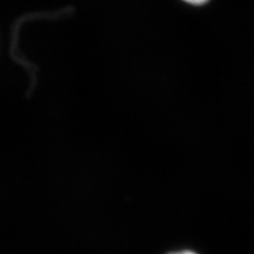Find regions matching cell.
<instances>
[{
  "mask_svg": "<svg viewBox=\"0 0 254 254\" xmlns=\"http://www.w3.org/2000/svg\"><path fill=\"white\" fill-rule=\"evenodd\" d=\"M182 1H184L185 4L190 5V6H202V5L207 4L209 0H182Z\"/></svg>",
  "mask_w": 254,
  "mask_h": 254,
  "instance_id": "1",
  "label": "cell"
},
{
  "mask_svg": "<svg viewBox=\"0 0 254 254\" xmlns=\"http://www.w3.org/2000/svg\"><path fill=\"white\" fill-rule=\"evenodd\" d=\"M168 254H196L193 251H189V250H184V251H177V252H171Z\"/></svg>",
  "mask_w": 254,
  "mask_h": 254,
  "instance_id": "2",
  "label": "cell"
}]
</instances>
